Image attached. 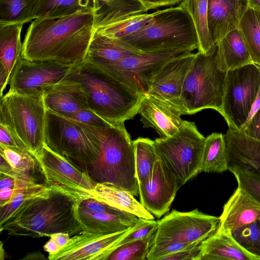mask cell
Returning a JSON list of instances; mask_svg holds the SVG:
<instances>
[{"label":"cell","instance_id":"ac0fdd59","mask_svg":"<svg viewBox=\"0 0 260 260\" xmlns=\"http://www.w3.org/2000/svg\"><path fill=\"white\" fill-rule=\"evenodd\" d=\"M138 114L144 127L155 129L160 138L172 136L182 126L183 112L174 105L152 95L144 94Z\"/></svg>","mask_w":260,"mask_h":260},{"label":"cell","instance_id":"3957f363","mask_svg":"<svg viewBox=\"0 0 260 260\" xmlns=\"http://www.w3.org/2000/svg\"><path fill=\"white\" fill-rule=\"evenodd\" d=\"M64 79L79 82L89 108L108 122L124 123L138 114L143 95L86 60L74 65Z\"/></svg>","mask_w":260,"mask_h":260},{"label":"cell","instance_id":"5b68a950","mask_svg":"<svg viewBox=\"0 0 260 260\" xmlns=\"http://www.w3.org/2000/svg\"><path fill=\"white\" fill-rule=\"evenodd\" d=\"M85 171L96 183L111 184L134 196L139 194L134 148L124 123L102 127L100 153Z\"/></svg>","mask_w":260,"mask_h":260},{"label":"cell","instance_id":"ba28073f","mask_svg":"<svg viewBox=\"0 0 260 260\" xmlns=\"http://www.w3.org/2000/svg\"><path fill=\"white\" fill-rule=\"evenodd\" d=\"M0 123L36 156L45 145L46 108L43 95L7 92L1 98Z\"/></svg>","mask_w":260,"mask_h":260},{"label":"cell","instance_id":"9f6ffc18","mask_svg":"<svg viewBox=\"0 0 260 260\" xmlns=\"http://www.w3.org/2000/svg\"><path fill=\"white\" fill-rule=\"evenodd\" d=\"M113 1V0H96V11L104 5L108 4Z\"/></svg>","mask_w":260,"mask_h":260},{"label":"cell","instance_id":"cb8c5ba5","mask_svg":"<svg viewBox=\"0 0 260 260\" xmlns=\"http://www.w3.org/2000/svg\"><path fill=\"white\" fill-rule=\"evenodd\" d=\"M88 194L90 198L120 210L133 214L139 218L154 219L152 214L134 198V196L111 184L96 183Z\"/></svg>","mask_w":260,"mask_h":260},{"label":"cell","instance_id":"7c38bea8","mask_svg":"<svg viewBox=\"0 0 260 260\" xmlns=\"http://www.w3.org/2000/svg\"><path fill=\"white\" fill-rule=\"evenodd\" d=\"M192 52L164 51L144 53L123 58L101 69L138 93H147L153 76L171 59Z\"/></svg>","mask_w":260,"mask_h":260},{"label":"cell","instance_id":"f35d334b","mask_svg":"<svg viewBox=\"0 0 260 260\" xmlns=\"http://www.w3.org/2000/svg\"><path fill=\"white\" fill-rule=\"evenodd\" d=\"M230 234L242 249L256 260H260V236L256 221L240 227Z\"/></svg>","mask_w":260,"mask_h":260},{"label":"cell","instance_id":"ffe728a7","mask_svg":"<svg viewBox=\"0 0 260 260\" xmlns=\"http://www.w3.org/2000/svg\"><path fill=\"white\" fill-rule=\"evenodd\" d=\"M248 7V0H208V26L214 44L238 28Z\"/></svg>","mask_w":260,"mask_h":260},{"label":"cell","instance_id":"d4e9b609","mask_svg":"<svg viewBox=\"0 0 260 260\" xmlns=\"http://www.w3.org/2000/svg\"><path fill=\"white\" fill-rule=\"evenodd\" d=\"M216 46L217 65L224 72L252 62L239 28L227 34Z\"/></svg>","mask_w":260,"mask_h":260},{"label":"cell","instance_id":"6da1fadb","mask_svg":"<svg viewBox=\"0 0 260 260\" xmlns=\"http://www.w3.org/2000/svg\"><path fill=\"white\" fill-rule=\"evenodd\" d=\"M95 12L36 19L28 26L21 56L32 61L75 65L84 61L94 34Z\"/></svg>","mask_w":260,"mask_h":260},{"label":"cell","instance_id":"836d02e7","mask_svg":"<svg viewBox=\"0 0 260 260\" xmlns=\"http://www.w3.org/2000/svg\"><path fill=\"white\" fill-rule=\"evenodd\" d=\"M238 28L252 62L260 66V10L248 7Z\"/></svg>","mask_w":260,"mask_h":260},{"label":"cell","instance_id":"30bf717a","mask_svg":"<svg viewBox=\"0 0 260 260\" xmlns=\"http://www.w3.org/2000/svg\"><path fill=\"white\" fill-rule=\"evenodd\" d=\"M260 85V71L253 62L228 71L220 114L230 128L240 130L246 122Z\"/></svg>","mask_w":260,"mask_h":260},{"label":"cell","instance_id":"1f68e13d","mask_svg":"<svg viewBox=\"0 0 260 260\" xmlns=\"http://www.w3.org/2000/svg\"><path fill=\"white\" fill-rule=\"evenodd\" d=\"M179 6L187 11L193 21L199 42L198 52L207 54L212 51L216 45L208 26V0H183Z\"/></svg>","mask_w":260,"mask_h":260},{"label":"cell","instance_id":"e0dca14e","mask_svg":"<svg viewBox=\"0 0 260 260\" xmlns=\"http://www.w3.org/2000/svg\"><path fill=\"white\" fill-rule=\"evenodd\" d=\"M196 54L191 52L168 61L152 78L146 94L174 105L186 115L181 96L185 77Z\"/></svg>","mask_w":260,"mask_h":260},{"label":"cell","instance_id":"681fc988","mask_svg":"<svg viewBox=\"0 0 260 260\" xmlns=\"http://www.w3.org/2000/svg\"><path fill=\"white\" fill-rule=\"evenodd\" d=\"M0 189L5 188L20 189L40 184L6 175H0Z\"/></svg>","mask_w":260,"mask_h":260},{"label":"cell","instance_id":"8992f818","mask_svg":"<svg viewBox=\"0 0 260 260\" xmlns=\"http://www.w3.org/2000/svg\"><path fill=\"white\" fill-rule=\"evenodd\" d=\"M45 145L86 170L98 157L102 128L46 109Z\"/></svg>","mask_w":260,"mask_h":260},{"label":"cell","instance_id":"4316f807","mask_svg":"<svg viewBox=\"0 0 260 260\" xmlns=\"http://www.w3.org/2000/svg\"><path fill=\"white\" fill-rule=\"evenodd\" d=\"M78 216L84 230L99 234H111L126 230L133 226L139 218L131 213L116 215L91 212L79 206Z\"/></svg>","mask_w":260,"mask_h":260},{"label":"cell","instance_id":"83f0119b","mask_svg":"<svg viewBox=\"0 0 260 260\" xmlns=\"http://www.w3.org/2000/svg\"><path fill=\"white\" fill-rule=\"evenodd\" d=\"M23 25L13 24L0 26V67L4 70L8 82L17 61L21 57Z\"/></svg>","mask_w":260,"mask_h":260},{"label":"cell","instance_id":"c3c4849f","mask_svg":"<svg viewBox=\"0 0 260 260\" xmlns=\"http://www.w3.org/2000/svg\"><path fill=\"white\" fill-rule=\"evenodd\" d=\"M240 130L249 137L260 141V108Z\"/></svg>","mask_w":260,"mask_h":260},{"label":"cell","instance_id":"8fae6325","mask_svg":"<svg viewBox=\"0 0 260 260\" xmlns=\"http://www.w3.org/2000/svg\"><path fill=\"white\" fill-rule=\"evenodd\" d=\"M219 217L196 209L182 212L176 210L157 221L153 245L202 242L218 229Z\"/></svg>","mask_w":260,"mask_h":260},{"label":"cell","instance_id":"f546056e","mask_svg":"<svg viewBox=\"0 0 260 260\" xmlns=\"http://www.w3.org/2000/svg\"><path fill=\"white\" fill-rule=\"evenodd\" d=\"M0 154L14 171L15 178L44 184L39 182L41 178L45 180L40 165L36 156L31 152L15 150L0 145Z\"/></svg>","mask_w":260,"mask_h":260},{"label":"cell","instance_id":"816d5d0a","mask_svg":"<svg viewBox=\"0 0 260 260\" xmlns=\"http://www.w3.org/2000/svg\"><path fill=\"white\" fill-rule=\"evenodd\" d=\"M16 189L5 188L0 189V207L9 203L13 198Z\"/></svg>","mask_w":260,"mask_h":260},{"label":"cell","instance_id":"603a6c76","mask_svg":"<svg viewBox=\"0 0 260 260\" xmlns=\"http://www.w3.org/2000/svg\"><path fill=\"white\" fill-rule=\"evenodd\" d=\"M120 39L94 32L85 60L100 69L114 65L128 56L142 54Z\"/></svg>","mask_w":260,"mask_h":260},{"label":"cell","instance_id":"484cf974","mask_svg":"<svg viewBox=\"0 0 260 260\" xmlns=\"http://www.w3.org/2000/svg\"><path fill=\"white\" fill-rule=\"evenodd\" d=\"M198 260H256L242 249L230 233L217 231L201 242Z\"/></svg>","mask_w":260,"mask_h":260},{"label":"cell","instance_id":"7bdbcfd3","mask_svg":"<svg viewBox=\"0 0 260 260\" xmlns=\"http://www.w3.org/2000/svg\"><path fill=\"white\" fill-rule=\"evenodd\" d=\"M66 116L76 119L79 121L96 127H106L111 123L104 120L90 109H86L70 113Z\"/></svg>","mask_w":260,"mask_h":260},{"label":"cell","instance_id":"4dcf8cb0","mask_svg":"<svg viewBox=\"0 0 260 260\" xmlns=\"http://www.w3.org/2000/svg\"><path fill=\"white\" fill-rule=\"evenodd\" d=\"M227 170L228 155L224 136L213 133L205 138L200 173H222Z\"/></svg>","mask_w":260,"mask_h":260},{"label":"cell","instance_id":"d6a6232c","mask_svg":"<svg viewBox=\"0 0 260 260\" xmlns=\"http://www.w3.org/2000/svg\"><path fill=\"white\" fill-rule=\"evenodd\" d=\"M147 12L138 0H113L95 11L94 28Z\"/></svg>","mask_w":260,"mask_h":260},{"label":"cell","instance_id":"bcb514c9","mask_svg":"<svg viewBox=\"0 0 260 260\" xmlns=\"http://www.w3.org/2000/svg\"><path fill=\"white\" fill-rule=\"evenodd\" d=\"M0 145L15 150L30 151L6 126L1 123Z\"/></svg>","mask_w":260,"mask_h":260},{"label":"cell","instance_id":"44dd1931","mask_svg":"<svg viewBox=\"0 0 260 260\" xmlns=\"http://www.w3.org/2000/svg\"><path fill=\"white\" fill-rule=\"evenodd\" d=\"M219 218L217 230L230 233L260 220V203L238 187L224 204Z\"/></svg>","mask_w":260,"mask_h":260},{"label":"cell","instance_id":"60d3db41","mask_svg":"<svg viewBox=\"0 0 260 260\" xmlns=\"http://www.w3.org/2000/svg\"><path fill=\"white\" fill-rule=\"evenodd\" d=\"M156 226L157 221L154 219L138 218L127 233L115 244L114 250L125 244L148 236L156 230Z\"/></svg>","mask_w":260,"mask_h":260},{"label":"cell","instance_id":"ee69618b","mask_svg":"<svg viewBox=\"0 0 260 260\" xmlns=\"http://www.w3.org/2000/svg\"><path fill=\"white\" fill-rule=\"evenodd\" d=\"M79 207L91 212L108 213L116 215H124L129 213L112 207L89 197L83 199L80 202Z\"/></svg>","mask_w":260,"mask_h":260},{"label":"cell","instance_id":"11a10c76","mask_svg":"<svg viewBox=\"0 0 260 260\" xmlns=\"http://www.w3.org/2000/svg\"><path fill=\"white\" fill-rule=\"evenodd\" d=\"M248 7L260 10V0H248Z\"/></svg>","mask_w":260,"mask_h":260},{"label":"cell","instance_id":"f1b7e54d","mask_svg":"<svg viewBox=\"0 0 260 260\" xmlns=\"http://www.w3.org/2000/svg\"><path fill=\"white\" fill-rule=\"evenodd\" d=\"M95 11L96 0H39L34 18L56 19Z\"/></svg>","mask_w":260,"mask_h":260},{"label":"cell","instance_id":"b9f144b4","mask_svg":"<svg viewBox=\"0 0 260 260\" xmlns=\"http://www.w3.org/2000/svg\"><path fill=\"white\" fill-rule=\"evenodd\" d=\"M238 187L260 203V176L246 172L234 173Z\"/></svg>","mask_w":260,"mask_h":260},{"label":"cell","instance_id":"f907efd6","mask_svg":"<svg viewBox=\"0 0 260 260\" xmlns=\"http://www.w3.org/2000/svg\"><path fill=\"white\" fill-rule=\"evenodd\" d=\"M149 11L161 7H174L183 0H138Z\"/></svg>","mask_w":260,"mask_h":260},{"label":"cell","instance_id":"e575fe53","mask_svg":"<svg viewBox=\"0 0 260 260\" xmlns=\"http://www.w3.org/2000/svg\"><path fill=\"white\" fill-rule=\"evenodd\" d=\"M136 177L139 184L150 179L157 158L154 141L139 137L133 141Z\"/></svg>","mask_w":260,"mask_h":260},{"label":"cell","instance_id":"74e56055","mask_svg":"<svg viewBox=\"0 0 260 260\" xmlns=\"http://www.w3.org/2000/svg\"><path fill=\"white\" fill-rule=\"evenodd\" d=\"M156 230L148 236L125 244L114 250L107 260H145L153 244Z\"/></svg>","mask_w":260,"mask_h":260},{"label":"cell","instance_id":"9a60e30c","mask_svg":"<svg viewBox=\"0 0 260 260\" xmlns=\"http://www.w3.org/2000/svg\"><path fill=\"white\" fill-rule=\"evenodd\" d=\"M180 187L176 177L157 155L150 179L139 184L140 203L159 218L169 211Z\"/></svg>","mask_w":260,"mask_h":260},{"label":"cell","instance_id":"52a82bcc","mask_svg":"<svg viewBox=\"0 0 260 260\" xmlns=\"http://www.w3.org/2000/svg\"><path fill=\"white\" fill-rule=\"evenodd\" d=\"M226 72L217 62V46L207 54L198 52L184 81L181 101L186 114L204 109L221 112Z\"/></svg>","mask_w":260,"mask_h":260},{"label":"cell","instance_id":"ab89813d","mask_svg":"<svg viewBox=\"0 0 260 260\" xmlns=\"http://www.w3.org/2000/svg\"><path fill=\"white\" fill-rule=\"evenodd\" d=\"M51 186L47 184H38L23 189H16L10 202L0 207V224L4 223L24 202L45 193Z\"/></svg>","mask_w":260,"mask_h":260},{"label":"cell","instance_id":"9c48e42d","mask_svg":"<svg viewBox=\"0 0 260 260\" xmlns=\"http://www.w3.org/2000/svg\"><path fill=\"white\" fill-rule=\"evenodd\" d=\"M205 140L194 122L186 120L172 136L154 140L158 156L181 187L200 173Z\"/></svg>","mask_w":260,"mask_h":260},{"label":"cell","instance_id":"db71d44e","mask_svg":"<svg viewBox=\"0 0 260 260\" xmlns=\"http://www.w3.org/2000/svg\"><path fill=\"white\" fill-rule=\"evenodd\" d=\"M21 259L33 260V259H46L44 255L40 251H34L27 253L25 257Z\"/></svg>","mask_w":260,"mask_h":260},{"label":"cell","instance_id":"277c9868","mask_svg":"<svg viewBox=\"0 0 260 260\" xmlns=\"http://www.w3.org/2000/svg\"><path fill=\"white\" fill-rule=\"evenodd\" d=\"M120 40L141 53L192 52L199 47L193 21L179 5L157 10L147 24Z\"/></svg>","mask_w":260,"mask_h":260},{"label":"cell","instance_id":"2e32d148","mask_svg":"<svg viewBox=\"0 0 260 260\" xmlns=\"http://www.w3.org/2000/svg\"><path fill=\"white\" fill-rule=\"evenodd\" d=\"M131 228L111 234H99L83 230L71 237L60 251L55 254L48 255V258L49 260H107L114 250L115 244L127 233Z\"/></svg>","mask_w":260,"mask_h":260},{"label":"cell","instance_id":"5bb4252c","mask_svg":"<svg viewBox=\"0 0 260 260\" xmlns=\"http://www.w3.org/2000/svg\"><path fill=\"white\" fill-rule=\"evenodd\" d=\"M36 157L48 185H59L87 193L96 185L87 171L45 145Z\"/></svg>","mask_w":260,"mask_h":260},{"label":"cell","instance_id":"7a4b0ae2","mask_svg":"<svg viewBox=\"0 0 260 260\" xmlns=\"http://www.w3.org/2000/svg\"><path fill=\"white\" fill-rule=\"evenodd\" d=\"M82 192L52 184L45 193L24 202L2 224L0 231L10 236L50 237L58 233L74 236L84 230L78 216Z\"/></svg>","mask_w":260,"mask_h":260},{"label":"cell","instance_id":"7402d4cb","mask_svg":"<svg viewBox=\"0 0 260 260\" xmlns=\"http://www.w3.org/2000/svg\"><path fill=\"white\" fill-rule=\"evenodd\" d=\"M43 100L47 110L65 116L90 109L82 85L78 82L66 79L46 90Z\"/></svg>","mask_w":260,"mask_h":260},{"label":"cell","instance_id":"4fadbf2b","mask_svg":"<svg viewBox=\"0 0 260 260\" xmlns=\"http://www.w3.org/2000/svg\"><path fill=\"white\" fill-rule=\"evenodd\" d=\"M73 66L54 61H32L21 56L12 72L9 91L43 96L46 90L62 80Z\"/></svg>","mask_w":260,"mask_h":260},{"label":"cell","instance_id":"d590c367","mask_svg":"<svg viewBox=\"0 0 260 260\" xmlns=\"http://www.w3.org/2000/svg\"><path fill=\"white\" fill-rule=\"evenodd\" d=\"M39 0H0V26L25 24L34 20Z\"/></svg>","mask_w":260,"mask_h":260},{"label":"cell","instance_id":"d6986e66","mask_svg":"<svg viewBox=\"0 0 260 260\" xmlns=\"http://www.w3.org/2000/svg\"><path fill=\"white\" fill-rule=\"evenodd\" d=\"M224 136L228 170L260 176V141L249 137L241 130L230 128Z\"/></svg>","mask_w":260,"mask_h":260},{"label":"cell","instance_id":"6f0895ef","mask_svg":"<svg viewBox=\"0 0 260 260\" xmlns=\"http://www.w3.org/2000/svg\"><path fill=\"white\" fill-rule=\"evenodd\" d=\"M256 223L257 224V227H258V229L259 230V236H260V220L256 221Z\"/></svg>","mask_w":260,"mask_h":260},{"label":"cell","instance_id":"f5cc1de1","mask_svg":"<svg viewBox=\"0 0 260 260\" xmlns=\"http://www.w3.org/2000/svg\"><path fill=\"white\" fill-rule=\"evenodd\" d=\"M257 66H258L259 71H260V66L258 65H257ZM259 108H260V85H259V88H258V90L256 96V98L255 99L254 102L253 104L250 113L249 115V116L248 117V119H247L246 122L247 121H248L252 117V116L254 114V113L256 112V111Z\"/></svg>","mask_w":260,"mask_h":260},{"label":"cell","instance_id":"7dc6e473","mask_svg":"<svg viewBox=\"0 0 260 260\" xmlns=\"http://www.w3.org/2000/svg\"><path fill=\"white\" fill-rule=\"evenodd\" d=\"M201 243L172 253L161 260H198L201 253Z\"/></svg>","mask_w":260,"mask_h":260},{"label":"cell","instance_id":"8d00e7d4","mask_svg":"<svg viewBox=\"0 0 260 260\" xmlns=\"http://www.w3.org/2000/svg\"><path fill=\"white\" fill-rule=\"evenodd\" d=\"M153 13L133 15L120 21L94 28V32L113 39H121L137 31L154 16Z\"/></svg>","mask_w":260,"mask_h":260},{"label":"cell","instance_id":"f6af8a7d","mask_svg":"<svg viewBox=\"0 0 260 260\" xmlns=\"http://www.w3.org/2000/svg\"><path fill=\"white\" fill-rule=\"evenodd\" d=\"M71 236L67 233H58L51 235L49 240L43 246L48 255L56 254L70 241Z\"/></svg>","mask_w":260,"mask_h":260}]
</instances>
